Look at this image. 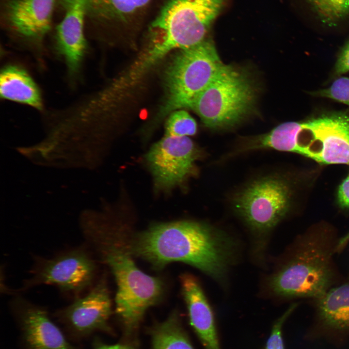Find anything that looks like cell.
I'll return each mask as SVG.
<instances>
[{"instance_id": "cell-1", "label": "cell", "mask_w": 349, "mask_h": 349, "mask_svg": "<svg viewBox=\"0 0 349 349\" xmlns=\"http://www.w3.org/2000/svg\"><path fill=\"white\" fill-rule=\"evenodd\" d=\"M131 250L156 268L182 262L222 281L235 257L237 244L208 224L181 221L151 226L136 236Z\"/></svg>"}, {"instance_id": "cell-2", "label": "cell", "mask_w": 349, "mask_h": 349, "mask_svg": "<svg viewBox=\"0 0 349 349\" xmlns=\"http://www.w3.org/2000/svg\"><path fill=\"white\" fill-rule=\"evenodd\" d=\"M225 0H165L148 24L150 44L144 56L153 66L171 50L209 39L208 33Z\"/></svg>"}, {"instance_id": "cell-3", "label": "cell", "mask_w": 349, "mask_h": 349, "mask_svg": "<svg viewBox=\"0 0 349 349\" xmlns=\"http://www.w3.org/2000/svg\"><path fill=\"white\" fill-rule=\"evenodd\" d=\"M330 233L311 229L302 236L291 256L270 278L269 287L283 298L318 299L331 287L334 278Z\"/></svg>"}, {"instance_id": "cell-4", "label": "cell", "mask_w": 349, "mask_h": 349, "mask_svg": "<svg viewBox=\"0 0 349 349\" xmlns=\"http://www.w3.org/2000/svg\"><path fill=\"white\" fill-rule=\"evenodd\" d=\"M90 244L99 248L104 261L115 276L118 315L127 330L135 329L145 311L161 298L162 281L140 270L127 252L107 238L97 237Z\"/></svg>"}, {"instance_id": "cell-5", "label": "cell", "mask_w": 349, "mask_h": 349, "mask_svg": "<svg viewBox=\"0 0 349 349\" xmlns=\"http://www.w3.org/2000/svg\"><path fill=\"white\" fill-rule=\"evenodd\" d=\"M224 65L210 38L180 50L165 73V96L159 116L164 117L178 109L190 108Z\"/></svg>"}, {"instance_id": "cell-6", "label": "cell", "mask_w": 349, "mask_h": 349, "mask_svg": "<svg viewBox=\"0 0 349 349\" xmlns=\"http://www.w3.org/2000/svg\"><path fill=\"white\" fill-rule=\"evenodd\" d=\"M255 98V86L248 74L224 65L190 108L207 127L225 129L235 126L252 111Z\"/></svg>"}, {"instance_id": "cell-7", "label": "cell", "mask_w": 349, "mask_h": 349, "mask_svg": "<svg viewBox=\"0 0 349 349\" xmlns=\"http://www.w3.org/2000/svg\"><path fill=\"white\" fill-rule=\"evenodd\" d=\"M291 182L279 174L257 178L235 194L234 209L252 231L264 235L289 212L294 194Z\"/></svg>"}, {"instance_id": "cell-8", "label": "cell", "mask_w": 349, "mask_h": 349, "mask_svg": "<svg viewBox=\"0 0 349 349\" xmlns=\"http://www.w3.org/2000/svg\"><path fill=\"white\" fill-rule=\"evenodd\" d=\"M301 122L293 153L321 164L349 166V112L323 113Z\"/></svg>"}, {"instance_id": "cell-9", "label": "cell", "mask_w": 349, "mask_h": 349, "mask_svg": "<svg viewBox=\"0 0 349 349\" xmlns=\"http://www.w3.org/2000/svg\"><path fill=\"white\" fill-rule=\"evenodd\" d=\"M34 260L31 275L24 280L20 290L47 285L77 295L93 282L95 264L85 248H75L51 258L35 256Z\"/></svg>"}, {"instance_id": "cell-10", "label": "cell", "mask_w": 349, "mask_h": 349, "mask_svg": "<svg viewBox=\"0 0 349 349\" xmlns=\"http://www.w3.org/2000/svg\"><path fill=\"white\" fill-rule=\"evenodd\" d=\"M201 155L188 137L165 136L150 148L146 160L156 186L169 190L194 173L195 162Z\"/></svg>"}, {"instance_id": "cell-11", "label": "cell", "mask_w": 349, "mask_h": 349, "mask_svg": "<svg viewBox=\"0 0 349 349\" xmlns=\"http://www.w3.org/2000/svg\"><path fill=\"white\" fill-rule=\"evenodd\" d=\"M65 15L57 26L54 54L63 62L67 81L74 87L79 82L88 53L84 30L86 9L84 0H61Z\"/></svg>"}, {"instance_id": "cell-12", "label": "cell", "mask_w": 349, "mask_h": 349, "mask_svg": "<svg viewBox=\"0 0 349 349\" xmlns=\"http://www.w3.org/2000/svg\"><path fill=\"white\" fill-rule=\"evenodd\" d=\"M55 0H11L7 4L9 28L21 44L38 62L43 63L44 40L51 28Z\"/></svg>"}, {"instance_id": "cell-13", "label": "cell", "mask_w": 349, "mask_h": 349, "mask_svg": "<svg viewBox=\"0 0 349 349\" xmlns=\"http://www.w3.org/2000/svg\"><path fill=\"white\" fill-rule=\"evenodd\" d=\"M165 0H84L86 14L98 28L134 32L149 24Z\"/></svg>"}, {"instance_id": "cell-14", "label": "cell", "mask_w": 349, "mask_h": 349, "mask_svg": "<svg viewBox=\"0 0 349 349\" xmlns=\"http://www.w3.org/2000/svg\"><path fill=\"white\" fill-rule=\"evenodd\" d=\"M59 315L74 329L81 333L108 329L111 302L104 281H99L82 297H78Z\"/></svg>"}, {"instance_id": "cell-15", "label": "cell", "mask_w": 349, "mask_h": 349, "mask_svg": "<svg viewBox=\"0 0 349 349\" xmlns=\"http://www.w3.org/2000/svg\"><path fill=\"white\" fill-rule=\"evenodd\" d=\"M12 303L18 311L31 349H73L42 308L20 296Z\"/></svg>"}, {"instance_id": "cell-16", "label": "cell", "mask_w": 349, "mask_h": 349, "mask_svg": "<svg viewBox=\"0 0 349 349\" xmlns=\"http://www.w3.org/2000/svg\"><path fill=\"white\" fill-rule=\"evenodd\" d=\"M180 280L191 326L206 349H221L212 310L197 280L189 273Z\"/></svg>"}, {"instance_id": "cell-17", "label": "cell", "mask_w": 349, "mask_h": 349, "mask_svg": "<svg viewBox=\"0 0 349 349\" xmlns=\"http://www.w3.org/2000/svg\"><path fill=\"white\" fill-rule=\"evenodd\" d=\"M0 96L3 100L44 110L41 90L28 71L16 63L4 65L0 73Z\"/></svg>"}, {"instance_id": "cell-18", "label": "cell", "mask_w": 349, "mask_h": 349, "mask_svg": "<svg viewBox=\"0 0 349 349\" xmlns=\"http://www.w3.org/2000/svg\"><path fill=\"white\" fill-rule=\"evenodd\" d=\"M316 302L323 324L333 329H349V281L330 288Z\"/></svg>"}, {"instance_id": "cell-19", "label": "cell", "mask_w": 349, "mask_h": 349, "mask_svg": "<svg viewBox=\"0 0 349 349\" xmlns=\"http://www.w3.org/2000/svg\"><path fill=\"white\" fill-rule=\"evenodd\" d=\"M152 343L153 349H193L175 313L153 329Z\"/></svg>"}, {"instance_id": "cell-20", "label": "cell", "mask_w": 349, "mask_h": 349, "mask_svg": "<svg viewBox=\"0 0 349 349\" xmlns=\"http://www.w3.org/2000/svg\"><path fill=\"white\" fill-rule=\"evenodd\" d=\"M321 20L328 25L349 15V0H306Z\"/></svg>"}, {"instance_id": "cell-21", "label": "cell", "mask_w": 349, "mask_h": 349, "mask_svg": "<svg viewBox=\"0 0 349 349\" xmlns=\"http://www.w3.org/2000/svg\"><path fill=\"white\" fill-rule=\"evenodd\" d=\"M166 136L188 137L196 133L197 124L186 111L176 110L170 113L165 124Z\"/></svg>"}, {"instance_id": "cell-22", "label": "cell", "mask_w": 349, "mask_h": 349, "mask_svg": "<svg viewBox=\"0 0 349 349\" xmlns=\"http://www.w3.org/2000/svg\"><path fill=\"white\" fill-rule=\"evenodd\" d=\"M315 96L328 98L349 106V77H340L330 87L312 92Z\"/></svg>"}, {"instance_id": "cell-23", "label": "cell", "mask_w": 349, "mask_h": 349, "mask_svg": "<svg viewBox=\"0 0 349 349\" xmlns=\"http://www.w3.org/2000/svg\"><path fill=\"white\" fill-rule=\"evenodd\" d=\"M297 305V304L295 303L292 304L276 321L272 327L271 334L267 340L264 349H284L282 337V326Z\"/></svg>"}, {"instance_id": "cell-24", "label": "cell", "mask_w": 349, "mask_h": 349, "mask_svg": "<svg viewBox=\"0 0 349 349\" xmlns=\"http://www.w3.org/2000/svg\"><path fill=\"white\" fill-rule=\"evenodd\" d=\"M336 195L338 206L343 209H349V174L339 185Z\"/></svg>"}, {"instance_id": "cell-25", "label": "cell", "mask_w": 349, "mask_h": 349, "mask_svg": "<svg viewBox=\"0 0 349 349\" xmlns=\"http://www.w3.org/2000/svg\"><path fill=\"white\" fill-rule=\"evenodd\" d=\"M349 72V42L342 49L335 65V74L340 75Z\"/></svg>"}, {"instance_id": "cell-26", "label": "cell", "mask_w": 349, "mask_h": 349, "mask_svg": "<svg viewBox=\"0 0 349 349\" xmlns=\"http://www.w3.org/2000/svg\"><path fill=\"white\" fill-rule=\"evenodd\" d=\"M96 349H133L131 347L116 344L113 345H100L98 346Z\"/></svg>"}, {"instance_id": "cell-27", "label": "cell", "mask_w": 349, "mask_h": 349, "mask_svg": "<svg viewBox=\"0 0 349 349\" xmlns=\"http://www.w3.org/2000/svg\"><path fill=\"white\" fill-rule=\"evenodd\" d=\"M342 239L344 243H348L349 242V232L343 237Z\"/></svg>"}]
</instances>
